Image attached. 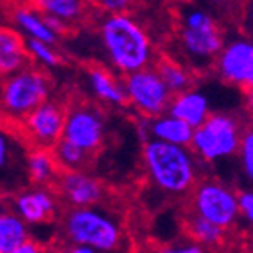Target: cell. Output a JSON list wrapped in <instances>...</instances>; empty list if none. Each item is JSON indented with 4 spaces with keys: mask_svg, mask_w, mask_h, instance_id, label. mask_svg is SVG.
<instances>
[{
    "mask_svg": "<svg viewBox=\"0 0 253 253\" xmlns=\"http://www.w3.org/2000/svg\"><path fill=\"white\" fill-rule=\"evenodd\" d=\"M144 163L152 184L165 193L184 195L197 182V160L190 147L149 138Z\"/></svg>",
    "mask_w": 253,
    "mask_h": 253,
    "instance_id": "obj_1",
    "label": "cell"
},
{
    "mask_svg": "<svg viewBox=\"0 0 253 253\" xmlns=\"http://www.w3.org/2000/svg\"><path fill=\"white\" fill-rule=\"evenodd\" d=\"M101 42L112 66L124 75L147 68L152 60L147 32L126 13L108 14L101 23Z\"/></svg>",
    "mask_w": 253,
    "mask_h": 253,
    "instance_id": "obj_2",
    "label": "cell"
},
{
    "mask_svg": "<svg viewBox=\"0 0 253 253\" xmlns=\"http://www.w3.org/2000/svg\"><path fill=\"white\" fill-rule=\"evenodd\" d=\"M64 234L69 245L89 246L94 252L119 248L123 234L108 214L92 207H73L64 218Z\"/></svg>",
    "mask_w": 253,
    "mask_h": 253,
    "instance_id": "obj_3",
    "label": "cell"
},
{
    "mask_svg": "<svg viewBox=\"0 0 253 253\" xmlns=\"http://www.w3.org/2000/svg\"><path fill=\"white\" fill-rule=\"evenodd\" d=\"M51 85L44 73L25 66L20 71L5 76L0 89V110L9 119L20 123L29 112L50 97Z\"/></svg>",
    "mask_w": 253,
    "mask_h": 253,
    "instance_id": "obj_4",
    "label": "cell"
},
{
    "mask_svg": "<svg viewBox=\"0 0 253 253\" xmlns=\"http://www.w3.org/2000/svg\"><path fill=\"white\" fill-rule=\"evenodd\" d=\"M241 136L243 131L236 117L228 114H209L202 124L193 127L190 147L199 160L216 163L236 154Z\"/></svg>",
    "mask_w": 253,
    "mask_h": 253,
    "instance_id": "obj_5",
    "label": "cell"
},
{
    "mask_svg": "<svg viewBox=\"0 0 253 253\" xmlns=\"http://www.w3.org/2000/svg\"><path fill=\"white\" fill-rule=\"evenodd\" d=\"M179 41L186 57L199 64L212 60L223 46V36L216 21L202 9H193L184 14Z\"/></svg>",
    "mask_w": 253,
    "mask_h": 253,
    "instance_id": "obj_6",
    "label": "cell"
},
{
    "mask_svg": "<svg viewBox=\"0 0 253 253\" xmlns=\"http://www.w3.org/2000/svg\"><path fill=\"white\" fill-rule=\"evenodd\" d=\"M123 85L126 92V101L131 106H135L142 115H147L151 119L169 110L172 92L167 89V85L163 84L156 69L147 66V68L129 73Z\"/></svg>",
    "mask_w": 253,
    "mask_h": 253,
    "instance_id": "obj_7",
    "label": "cell"
},
{
    "mask_svg": "<svg viewBox=\"0 0 253 253\" xmlns=\"http://www.w3.org/2000/svg\"><path fill=\"white\" fill-rule=\"evenodd\" d=\"M195 214L228 230L239 219L236 193L216 181H204L193 193Z\"/></svg>",
    "mask_w": 253,
    "mask_h": 253,
    "instance_id": "obj_8",
    "label": "cell"
},
{
    "mask_svg": "<svg viewBox=\"0 0 253 253\" xmlns=\"http://www.w3.org/2000/svg\"><path fill=\"white\" fill-rule=\"evenodd\" d=\"M66 110L57 103L42 101L32 112L21 119V131L29 136L30 144L34 147L51 149L57 140L62 136Z\"/></svg>",
    "mask_w": 253,
    "mask_h": 253,
    "instance_id": "obj_9",
    "label": "cell"
},
{
    "mask_svg": "<svg viewBox=\"0 0 253 253\" xmlns=\"http://www.w3.org/2000/svg\"><path fill=\"white\" fill-rule=\"evenodd\" d=\"M62 138L69 140L84 151H97L105 140V121L97 110L90 106H76L66 112Z\"/></svg>",
    "mask_w": 253,
    "mask_h": 253,
    "instance_id": "obj_10",
    "label": "cell"
},
{
    "mask_svg": "<svg viewBox=\"0 0 253 253\" xmlns=\"http://www.w3.org/2000/svg\"><path fill=\"white\" fill-rule=\"evenodd\" d=\"M216 66L223 80L243 89H252L253 44L246 39H236L223 44L216 55Z\"/></svg>",
    "mask_w": 253,
    "mask_h": 253,
    "instance_id": "obj_11",
    "label": "cell"
},
{
    "mask_svg": "<svg viewBox=\"0 0 253 253\" xmlns=\"http://www.w3.org/2000/svg\"><path fill=\"white\" fill-rule=\"evenodd\" d=\"M55 184L60 197L71 207H92L103 197L101 182L82 170H62L55 179Z\"/></svg>",
    "mask_w": 253,
    "mask_h": 253,
    "instance_id": "obj_12",
    "label": "cell"
},
{
    "mask_svg": "<svg viewBox=\"0 0 253 253\" xmlns=\"http://www.w3.org/2000/svg\"><path fill=\"white\" fill-rule=\"evenodd\" d=\"M13 209L27 225H39L44 223L57 211V199L50 190L34 188L25 190L13 202Z\"/></svg>",
    "mask_w": 253,
    "mask_h": 253,
    "instance_id": "obj_13",
    "label": "cell"
},
{
    "mask_svg": "<svg viewBox=\"0 0 253 253\" xmlns=\"http://www.w3.org/2000/svg\"><path fill=\"white\" fill-rule=\"evenodd\" d=\"M167 112L173 117L188 123L191 127H197L206 121L207 115L211 114V101L200 90L186 89L182 92L173 94Z\"/></svg>",
    "mask_w": 253,
    "mask_h": 253,
    "instance_id": "obj_14",
    "label": "cell"
},
{
    "mask_svg": "<svg viewBox=\"0 0 253 253\" xmlns=\"http://www.w3.org/2000/svg\"><path fill=\"white\" fill-rule=\"evenodd\" d=\"M25 39L13 27L0 25V76H9L29 66Z\"/></svg>",
    "mask_w": 253,
    "mask_h": 253,
    "instance_id": "obj_15",
    "label": "cell"
},
{
    "mask_svg": "<svg viewBox=\"0 0 253 253\" xmlns=\"http://www.w3.org/2000/svg\"><path fill=\"white\" fill-rule=\"evenodd\" d=\"M147 131L151 138L175 145H184V147H190L191 136H193V127L181 119L170 115L169 112L151 117Z\"/></svg>",
    "mask_w": 253,
    "mask_h": 253,
    "instance_id": "obj_16",
    "label": "cell"
},
{
    "mask_svg": "<svg viewBox=\"0 0 253 253\" xmlns=\"http://www.w3.org/2000/svg\"><path fill=\"white\" fill-rule=\"evenodd\" d=\"M25 167L29 179L38 186H46L55 182L60 170L53 154H51V149L44 147L32 149L25 158Z\"/></svg>",
    "mask_w": 253,
    "mask_h": 253,
    "instance_id": "obj_17",
    "label": "cell"
},
{
    "mask_svg": "<svg viewBox=\"0 0 253 253\" xmlns=\"http://www.w3.org/2000/svg\"><path fill=\"white\" fill-rule=\"evenodd\" d=\"M30 237L27 223L14 211H0V253H18Z\"/></svg>",
    "mask_w": 253,
    "mask_h": 253,
    "instance_id": "obj_18",
    "label": "cell"
},
{
    "mask_svg": "<svg viewBox=\"0 0 253 253\" xmlns=\"http://www.w3.org/2000/svg\"><path fill=\"white\" fill-rule=\"evenodd\" d=\"M89 84L97 99L108 105L123 106L126 105V92L123 82H119L110 71L103 68H92L89 71Z\"/></svg>",
    "mask_w": 253,
    "mask_h": 253,
    "instance_id": "obj_19",
    "label": "cell"
},
{
    "mask_svg": "<svg viewBox=\"0 0 253 253\" xmlns=\"http://www.w3.org/2000/svg\"><path fill=\"white\" fill-rule=\"evenodd\" d=\"M14 23L21 30V34H25L27 39H38V41H44L55 44L59 36L55 34L51 27L48 25L46 18L42 16L39 11L34 9L20 7L14 11Z\"/></svg>",
    "mask_w": 253,
    "mask_h": 253,
    "instance_id": "obj_20",
    "label": "cell"
},
{
    "mask_svg": "<svg viewBox=\"0 0 253 253\" xmlns=\"http://www.w3.org/2000/svg\"><path fill=\"white\" fill-rule=\"evenodd\" d=\"M32 2L41 14L57 18L64 23L78 20L84 13L82 0H32Z\"/></svg>",
    "mask_w": 253,
    "mask_h": 253,
    "instance_id": "obj_21",
    "label": "cell"
},
{
    "mask_svg": "<svg viewBox=\"0 0 253 253\" xmlns=\"http://www.w3.org/2000/svg\"><path fill=\"white\" fill-rule=\"evenodd\" d=\"M51 154L60 170H82V167L87 163V158H89V152L62 136L53 144Z\"/></svg>",
    "mask_w": 253,
    "mask_h": 253,
    "instance_id": "obj_22",
    "label": "cell"
},
{
    "mask_svg": "<svg viewBox=\"0 0 253 253\" xmlns=\"http://www.w3.org/2000/svg\"><path fill=\"white\" fill-rule=\"evenodd\" d=\"M223 228H219L218 225L211 223L204 219L202 216L193 214L190 219H188V234L193 237V241L200 246H216L219 245L225 237Z\"/></svg>",
    "mask_w": 253,
    "mask_h": 253,
    "instance_id": "obj_23",
    "label": "cell"
},
{
    "mask_svg": "<svg viewBox=\"0 0 253 253\" xmlns=\"http://www.w3.org/2000/svg\"><path fill=\"white\" fill-rule=\"evenodd\" d=\"M156 71L163 80V84L167 85V89L172 92V96L186 89H191V75L177 62L161 60V62H158Z\"/></svg>",
    "mask_w": 253,
    "mask_h": 253,
    "instance_id": "obj_24",
    "label": "cell"
},
{
    "mask_svg": "<svg viewBox=\"0 0 253 253\" xmlns=\"http://www.w3.org/2000/svg\"><path fill=\"white\" fill-rule=\"evenodd\" d=\"M20 161V147L16 144V138L0 126V181L4 175L13 173Z\"/></svg>",
    "mask_w": 253,
    "mask_h": 253,
    "instance_id": "obj_25",
    "label": "cell"
},
{
    "mask_svg": "<svg viewBox=\"0 0 253 253\" xmlns=\"http://www.w3.org/2000/svg\"><path fill=\"white\" fill-rule=\"evenodd\" d=\"M27 51H29V57L34 59L39 66L42 68H57L60 64L59 53L55 51L53 44L44 41H38V39H27Z\"/></svg>",
    "mask_w": 253,
    "mask_h": 253,
    "instance_id": "obj_26",
    "label": "cell"
},
{
    "mask_svg": "<svg viewBox=\"0 0 253 253\" xmlns=\"http://www.w3.org/2000/svg\"><path fill=\"white\" fill-rule=\"evenodd\" d=\"M237 154H239L241 167H243L245 173L248 177H253V135L250 131L241 136Z\"/></svg>",
    "mask_w": 253,
    "mask_h": 253,
    "instance_id": "obj_27",
    "label": "cell"
},
{
    "mask_svg": "<svg viewBox=\"0 0 253 253\" xmlns=\"http://www.w3.org/2000/svg\"><path fill=\"white\" fill-rule=\"evenodd\" d=\"M237 200V211H239V218H245L246 221L252 223L253 221V195L250 190H243L236 193Z\"/></svg>",
    "mask_w": 253,
    "mask_h": 253,
    "instance_id": "obj_28",
    "label": "cell"
},
{
    "mask_svg": "<svg viewBox=\"0 0 253 253\" xmlns=\"http://www.w3.org/2000/svg\"><path fill=\"white\" fill-rule=\"evenodd\" d=\"M92 2L108 14L126 13L133 5V0H92Z\"/></svg>",
    "mask_w": 253,
    "mask_h": 253,
    "instance_id": "obj_29",
    "label": "cell"
},
{
    "mask_svg": "<svg viewBox=\"0 0 253 253\" xmlns=\"http://www.w3.org/2000/svg\"><path fill=\"white\" fill-rule=\"evenodd\" d=\"M202 246H199L197 243H191V246H179V248H170V252L173 253H200L202 252Z\"/></svg>",
    "mask_w": 253,
    "mask_h": 253,
    "instance_id": "obj_30",
    "label": "cell"
},
{
    "mask_svg": "<svg viewBox=\"0 0 253 253\" xmlns=\"http://www.w3.org/2000/svg\"><path fill=\"white\" fill-rule=\"evenodd\" d=\"M71 252L73 253H94V250L89 248V246H71Z\"/></svg>",
    "mask_w": 253,
    "mask_h": 253,
    "instance_id": "obj_31",
    "label": "cell"
},
{
    "mask_svg": "<svg viewBox=\"0 0 253 253\" xmlns=\"http://www.w3.org/2000/svg\"><path fill=\"white\" fill-rule=\"evenodd\" d=\"M2 209H4V204H2V202H0V211H2Z\"/></svg>",
    "mask_w": 253,
    "mask_h": 253,
    "instance_id": "obj_32",
    "label": "cell"
},
{
    "mask_svg": "<svg viewBox=\"0 0 253 253\" xmlns=\"http://www.w3.org/2000/svg\"><path fill=\"white\" fill-rule=\"evenodd\" d=\"M216 2H227V0H216Z\"/></svg>",
    "mask_w": 253,
    "mask_h": 253,
    "instance_id": "obj_33",
    "label": "cell"
}]
</instances>
